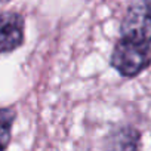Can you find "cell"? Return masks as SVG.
<instances>
[{"label": "cell", "mask_w": 151, "mask_h": 151, "mask_svg": "<svg viewBox=\"0 0 151 151\" xmlns=\"http://www.w3.org/2000/svg\"><path fill=\"white\" fill-rule=\"evenodd\" d=\"M138 46H151V0H130L120 22V37Z\"/></svg>", "instance_id": "obj_1"}, {"label": "cell", "mask_w": 151, "mask_h": 151, "mask_svg": "<svg viewBox=\"0 0 151 151\" xmlns=\"http://www.w3.org/2000/svg\"><path fill=\"white\" fill-rule=\"evenodd\" d=\"M110 65L124 79H135L151 65V46H138L117 39Z\"/></svg>", "instance_id": "obj_2"}, {"label": "cell", "mask_w": 151, "mask_h": 151, "mask_svg": "<svg viewBox=\"0 0 151 151\" xmlns=\"http://www.w3.org/2000/svg\"><path fill=\"white\" fill-rule=\"evenodd\" d=\"M25 42V18L15 11L0 14V55L19 49Z\"/></svg>", "instance_id": "obj_3"}, {"label": "cell", "mask_w": 151, "mask_h": 151, "mask_svg": "<svg viewBox=\"0 0 151 151\" xmlns=\"http://www.w3.org/2000/svg\"><path fill=\"white\" fill-rule=\"evenodd\" d=\"M142 133L129 123L113 126L102 138L101 151H141Z\"/></svg>", "instance_id": "obj_4"}, {"label": "cell", "mask_w": 151, "mask_h": 151, "mask_svg": "<svg viewBox=\"0 0 151 151\" xmlns=\"http://www.w3.org/2000/svg\"><path fill=\"white\" fill-rule=\"evenodd\" d=\"M17 120L15 107H0V151H6L12 139V127Z\"/></svg>", "instance_id": "obj_5"}, {"label": "cell", "mask_w": 151, "mask_h": 151, "mask_svg": "<svg viewBox=\"0 0 151 151\" xmlns=\"http://www.w3.org/2000/svg\"><path fill=\"white\" fill-rule=\"evenodd\" d=\"M2 3H8V2H11V0H0Z\"/></svg>", "instance_id": "obj_6"}]
</instances>
